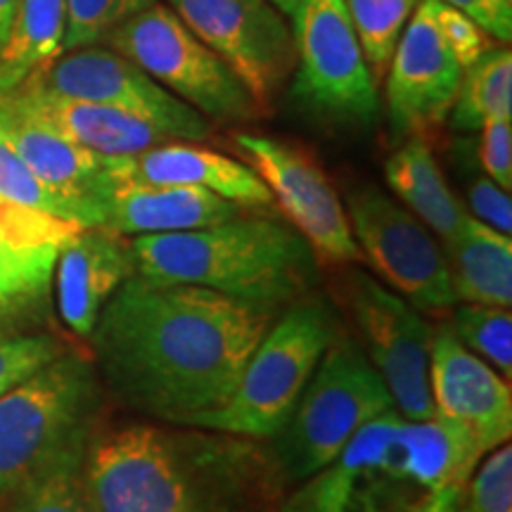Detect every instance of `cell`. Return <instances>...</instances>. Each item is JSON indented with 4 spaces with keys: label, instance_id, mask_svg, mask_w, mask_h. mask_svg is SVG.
Segmentation results:
<instances>
[{
    "label": "cell",
    "instance_id": "2e32d148",
    "mask_svg": "<svg viewBox=\"0 0 512 512\" xmlns=\"http://www.w3.org/2000/svg\"><path fill=\"white\" fill-rule=\"evenodd\" d=\"M434 415L458 427L486 456L512 434L510 380L458 342L451 325L434 330L430 354Z\"/></svg>",
    "mask_w": 512,
    "mask_h": 512
},
{
    "label": "cell",
    "instance_id": "8fae6325",
    "mask_svg": "<svg viewBox=\"0 0 512 512\" xmlns=\"http://www.w3.org/2000/svg\"><path fill=\"white\" fill-rule=\"evenodd\" d=\"M292 34L294 95L332 119L373 121L380 98L344 0H304L292 17Z\"/></svg>",
    "mask_w": 512,
    "mask_h": 512
},
{
    "label": "cell",
    "instance_id": "ffe728a7",
    "mask_svg": "<svg viewBox=\"0 0 512 512\" xmlns=\"http://www.w3.org/2000/svg\"><path fill=\"white\" fill-rule=\"evenodd\" d=\"M133 273L124 235L110 228H81L55 261V294L62 323L79 339L93 335L105 304Z\"/></svg>",
    "mask_w": 512,
    "mask_h": 512
},
{
    "label": "cell",
    "instance_id": "6da1fadb",
    "mask_svg": "<svg viewBox=\"0 0 512 512\" xmlns=\"http://www.w3.org/2000/svg\"><path fill=\"white\" fill-rule=\"evenodd\" d=\"M273 320L264 306L131 273L88 342L114 399L162 425L192 427L230 399Z\"/></svg>",
    "mask_w": 512,
    "mask_h": 512
},
{
    "label": "cell",
    "instance_id": "7a4b0ae2",
    "mask_svg": "<svg viewBox=\"0 0 512 512\" xmlns=\"http://www.w3.org/2000/svg\"><path fill=\"white\" fill-rule=\"evenodd\" d=\"M83 482L98 512H280L287 484L261 441L200 427H95Z\"/></svg>",
    "mask_w": 512,
    "mask_h": 512
},
{
    "label": "cell",
    "instance_id": "d4e9b609",
    "mask_svg": "<svg viewBox=\"0 0 512 512\" xmlns=\"http://www.w3.org/2000/svg\"><path fill=\"white\" fill-rule=\"evenodd\" d=\"M67 3L19 0L10 34L0 48V93H10L64 53Z\"/></svg>",
    "mask_w": 512,
    "mask_h": 512
},
{
    "label": "cell",
    "instance_id": "4dcf8cb0",
    "mask_svg": "<svg viewBox=\"0 0 512 512\" xmlns=\"http://www.w3.org/2000/svg\"><path fill=\"white\" fill-rule=\"evenodd\" d=\"M67 3V31L64 53L88 46H100L121 24L159 0H64Z\"/></svg>",
    "mask_w": 512,
    "mask_h": 512
},
{
    "label": "cell",
    "instance_id": "e0dca14e",
    "mask_svg": "<svg viewBox=\"0 0 512 512\" xmlns=\"http://www.w3.org/2000/svg\"><path fill=\"white\" fill-rule=\"evenodd\" d=\"M0 136L8 140L38 181L86 209L93 226L105 223L102 200L110 183L107 157L62 136L48 121L36 117L15 93H0Z\"/></svg>",
    "mask_w": 512,
    "mask_h": 512
},
{
    "label": "cell",
    "instance_id": "7402d4cb",
    "mask_svg": "<svg viewBox=\"0 0 512 512\" xmlns=\"http://www.w3.org/2000/svg\"><path fill=\"white\" fill-rule=\"evenodd\" d=\"M10 93H15L36 117L48 121L62 136L102 157L138 155L150 147L176 140L152 121L117 107L55 98L31 88H15Z\"/></svg>",
    "mask_w": 512,
    "mask_h": 512
},
{
    "label": "cell",
    "instance_id": "9a60e30c",
    "mask_svg": "<svg viewBox=\"0 0 512 512\" xmlns=\"http://www.w3.org/2000/svg\"><path fill=\"white\" fill-rule=\"evenodd\" d=\"M387 74V110L396 136L444 124L458 98L463 67L434 24L432 0H420L413 10Z\"/></svg>",
    "mask_w": 512,
    "mask_h": 512
},
{
    "label": "cell",
    "instance_id": "7c38bea8",
    "mask_svg": "<svg viewBox=\"0 0 512 512\" xmlns=\"http://www.w3.org/2000/svg\"><path fill=\"white\" fill-rule=\"evenodd\" d=\"M176 17L240 76L261 112L294 74L297 50L283 12L268 0H166Z\"/></svg>",
    "mask_w": 512,
    "mask_h": 512
},
{
    "label": "cell",
    "instance_id": "ab89813d",
    "mask_svg": "<svg viewBox=\"0 0 512 512\" xmlns=\"http://www.w3.org/2000/svg\"><path fill=\"white\" fill-rule=\"evenodd\" d=\"M268 3H273L275 8L283 12L285 17L292 19L299 12V8H302V5H304V0H268Z\"/></svg>",
    "mask_w": 512,
    "mask_h": 512
},
{
    "label": "cell",
    "instance_id": "ac0fdd59",
    "mask_svg": "<svg viewBox=\"0 0 512 512\" xmlns=\"http://www.w3.org/2000/svg\"><path fill=\"white\" fill-rule=\"evenodd\" d=\"M79 230L76 223L0 197V330L41 304L53 283L57 254Z\"/></svg>",
    "mask_w": 512,
    "mask_h": 512
},
{
    "label": "cell",
    "instance_id": "f35d334b",
    "mask_svg": "<svg viewBox=\"0 0 512 512\" xmlns=\"http://www.w3.org/2000/svg\"><path fill=\"white\" fill-rule=\"evenodd\" d=\"M430 512H467L465 510V491H458V494H451L444 498L437 508H432Z\"/></svg>",
    "mask_w": 512,
    "mask_h": 512
},
{
    "label": "cell",
    "instance_id": "277c9868",
    "mask_svg": "<svg viewBox=\"0 0 512 512\" xmlns=\"http://www.w3.org/2000/svg\"><path fill=\"white\" fill-rule=\"evenodd\" d=\"M133 273L197 285L238 302L278 309L313 294L318 259L290 223L240 216L188 233L128 240Z\"/></svg>",
    "mask_w": 512,
    "mask_h": 512
},
{
    "label": "cell",
    "instance_id": "52a82bcc",
    "mask_svg": "<svg viewBox=\"0 0 512 512\" xmlns=\"http://www.w3.org/2000/svg\"><path fill=\"white\" fill-rule=\"evenodd\" d=\"M98 411V370L72 351L0 396V496L12 494L60 453L86 444Z\"/></svg>",
    "mask_w": 512,
    "mask_h": 512
},
{
    "label": "cell",
    "instance_id": "83f0119b",
    "mask_svg": "<svg viewBox=\"0 0 512 512\" xmlns=\"http://www.w3.org/2000/svg\"><path fill=\"white\" fill-rule=\"evenodd\" d=\"M420 0H344L375 83L387 74L394 48Z\"/></svg>",
    "mask_w": 512,
    "mask_h": 512
},
{
    "label": "cell",
    "instance_id": "8992f818",
    "mask_svg": "<svg viewBox=\"0 0 512 512\" xmlns=\"http://www.w3.org/2000/svg\"><path fill=\"white\" fill-rule=\"evenodd\" d=\"M337 332L332 309L320 297L290 304L254 349L230 399L192 427L271 441L283 432Z\"/></svg>",
    "mask_w": 512,
    "mask_h": 512
},
{
    "label": "cell",
    "instance_id": "d6986e66",
    "mask_svg": "<svg viewBox=\"0 0 512 512\" xmlns=\"http://www.w3.org/2000/svg\"><path fill=\"white\" fill-rule=\"evenodd\" d=\"M107 174L114 181L200 188L245 209L273 204L271 192L247 164L190 140H171L138 155L107 157Z\"/></svg>",
    "mask_w": 512,
    "mask_h": 512
},
{
    "label": "cell",
    "instance_id": "e575fe53",
    "mask_svg": "<svg viewBox=\"0 0 512 512\" xmlns=\"http://www.w3.org/2000/svg\"><path fill=\"white\" fill-rule=\"evenodd\" d=\"M477 157L486 178L512 190V119H486L479 128Z\"/></svg>",
    "mask_w": 512,
    "mask_h": 512
},
{
    "label": "cell",
    "instance_id": "3957f363",
    "mask_svg": "<svg viewBox=\"0 0 512 512\" xmlns=\"http://www.w3.org/2000/svg\"><path fill=\"white\" fill-rule=\"evenodd\" d=\"M482 458L458 427L389 411L285 496L280 512H430L465 491Z\"/></svg>",
    "mask_w": 512,
    "mask_h": 512
},
{
    "label": "cell",
    "instance_id": "484cf974",
    "mask_svg": "<svg viewBox=\"0 0 512 512\" xmlns=\"http://www.w3.org/2000/svg\"><path fill=\"white\" fill-rule=\"evenodd\" d=\"M456 131H479L486 119H512V53L494 46L463 72L451 107Z\"/></svg>",
    "mask_w": 512,
    "mask_h": 512
},
{
    "label": "cell",
    "instance_id": "cb8c5ba5",
    "mask_svg": "<svg viewBox=\"0 0 512 512\" xmlns=\"http://www.w3.org/2000/svg\"><path fill=\"white\" fill-rule=\"evenodd\" d=\"M448 271L456 299L463 304L512 306V240L510 235L467 216L451 245Z\"/></svg>",
    "mask_w": 512,
    "mask_h": 512
},
{
    "label": "cell",
    "instance_id": "603a6c76",
    "mask_svg": "<svg viewBox=\"0 0 512 512\" xmlns=\"http://www.w3.org/2000/svg\"><path fill=\"white\" fill-rule=\"evenodd\" d=\"M384 178L403 207L446 245L456 240L467 211L448 188L432 147L420 136L408 140L384 164Z\"/></svg>",
    "mask_w": 512,
    "mask_h": 512
},
{
    "label": "cell",
    "instance_id": "d6a6232c",
    "mask_svg": "<svg viewBox=\"0 0 512 512\" xmlns=\"http://www.w3.org/2000/svg\"><path fill=\"white\" fill-rule=\"evenodd\" d=\"M467 512H512V448L508 444L486 453L467 479Z\"/></svg>",
    "mask_w": 512,
    "mask_h": 512
},
{
    "label": "cell",
    "instance_id": "d590c367",
    "mask_svg": "<svg viewBox=\"0 0 512 512\" xmlns=\"http://www.w3.org/2000/svg\"><path fill=\"white\" fill-rule=\"evenodd\" d=\"M467 204H470V214L467 216L503 235L512 233L510 192L496 185L491 178L479 176L467 185Z\"/></svg>",
    "mask_w": 512,
    "mask_h": 512
},
{
    "label": "cell",
    "instance_id": "9c48e42d",
    "mask_svg": "<svg viewBox=\"0 0 512 512\" xmlns=\"http://www.w3.org/2000/svg\"><path fill=\"white\" fill-rule=\"evenodd\" d=\"M347 219L361 261H368L389 290L418 311L458 304L444 247L403 204L377 185H363L349 195Z\"/></svg>",
    "mask_w": 512,
    "mask_h": 512
},
{
    "label": "cell",
    "instance_id": "5bb4252c",
    "mask_svg": "<svg viewBox=\"0 0 512 512\" xmlns=\"http://www.w3.org/2000/svg\"><path fill=\"white\" fill-rule=\"evenodd\" d=\"M19 88L55 98L95 102L131 112L162 128L176 140L200 143L209 138L211 121L150 79L124 55L107 46H88L62 53L53 64Z\"/></svg>",
    "mask_w": 512,
    "mask_h": 512
},
{
    "label": "cell",
    "instance_id": "4fadbf2b",
    "mask_svg": "<svg viewBox=\"0 0 512 512\" xmlns=\"http://www.w3.org/2000/svg\"><path fill=\"white\" fill-rule=\"evenodd\" d=\"M233 145L242 164L271 192L273 204H278L290 226L309 242L316 259L328 264L361 261L347 209L309 150L254 133H235Z\"/></svg>",
    "mask_w": 512,
    "mask_h": 512
},
{
    "label": "cell",
    "instance_id": "ba28073f",
    "mask_svg": "<svg viewBox=\"0 0 512 512\" xmlns=\"http://www.w3.org/2000/svg\"><path fill=\"white\" fill-rule=\"evenodd\" d=\"M105 43L202 117L249 121L261 114L240 76L204 46L166 3L138 12L114 29Z\"/></svg>",
    "mask_w": 512,
    "mask_h": 512
},
{
    "label": "cell",
    "instance_id": "f1b7e54d",
    "mask_svg": "<svg viewBox=\"0 0 512 512\" xmlns=\"http://www.w3.org/2000/svg\"><path fill=\"white\" fill-rule=\"evenodd\" d=\"M453 335L465 349L489 363L505 380L512 377V313L501 306L458 304L451 320Z\"/></svg>",
    "mask_w": 512,
    "mask_h": 512
},
{
    "label": "cell",
    "instance_id": "74e56055",
    "mask_svg": "<svg viewBox=\"0 0 512 512\" xmlns=\"http://www.w3.org/2000/svg\"><path fill=\"white\" fill-rule=\"evenodd\" d=\"M19 8V0H0V48H3L5 38L10 34L12 19Z\"/></svg>",
    "mask_w": 512,
    "mask_h": 512
},
{
    "label": "cell",
    "instance_id": "44dd1931",
    "mask_svg": "<svg viewBox=\"0 0 512 512\" xmlns=\"http://www.w3.org/2000/svg\"><path fill=\"white\" fill-rule=\"evenodd\" d=\"M105 223L119 235H169L202 230L245 216V207L214 192L185 185H152L110 178L105 190Z\"/></svg>",
    "mask_w": 512,
    "mask_h": 512
},
{
    "label": "cell",
    "instance_id": "f546056e",
    "mask_svg": "<svg viewBox=\"0 0 512 512\" xmlns=\"http://www.w3.org/2000/svg\"><path fill=\"white\" fill-rule=\"evenodd\" d=\"M0 197L19 204V207L41 211L53 219L76 223L81 228H93L91 214L76 202L62 197L60 192L48 188L43 181H38L34 171L19 159L3 136H0Z\"/></svg>",
    "mask_w": 512,
    "mask_h": 512
},
{
    "label": "cell",
    "instance_id": "4316f807",
    "mask_svg": "<svg viewBox=\"0 0 512 512\" xmlns=\"http://www.w3.org/2000/svg\"><path fill=\"white\" fill-rule=\"evenodd\" d=\"M86 446H72L19 484L10 512H98L83 482Z\"/></svg>",
    "mask_w": 512,
    "mask_h": 512
},
{
    "label": "cell",
    "instance_id": "836d02e7",
    "mask_svg": "<svg viewBox=\"0 0 512 512\" xmlns=\"http://www.w3.org/2000/svg\"><path fill=\"white\" fill-rule=\"evenodd\" d=\"M432 15L439 34L444 36L446 46L451 48V53L460 67H463V72L470 69L484 53H489L494 48L491 36L479 27L475 19L467 17L465 12L451 8V5L441 3V0H432Z\"/></svg>",
    "mask_w": 512,
    "mask_h": 512
},
{
    "label": "cell",
    "instance_id": "8d00e7d4",
    "mask_svg": "<svg viewBox=\"0 0 512 512\" xmlns=\"http://www.w3.org/2000/svg\"><path fill=\"white\" fill-rule=\"evenodd\" d=\"M475 19L486 34L508 46L512 38V0H441Z\"/></svg>",
    "mask_w": 512,
    "mask_h": 512
},
{
    "label": "cell",
    "instance_id": "5b68a950",
    "mask_svg": "<svg viewBox=\"0 0 512 512\" xmlns=\"http://www.w3.org/2000/svg\"><path fill=\"white\" fill-rule=\"evenodd\" d=\"M389 411H396L392 394L361 344L337 332L283 432L268 444L287 489L330 465L358 430Z\"/></svg>",
    "mask_w": 512,
    "mask_h": 512
},
{
    "label": "cell",
    "instance_id": "1f68e13d",
    "mask_svg": "<svg viewBox=\"0 0 512 512\" xmlns=\"http://www.w3.org/2000/svg\"><path fill=\"white\" fill-rule=\"evenodd\" d=\"M64 351L67 349L60 339L48 332L0 330V396L48 366Z\"/></svg>",
    "mask_w": 512,
    "mask_h": 512
},
{
    "label": "cell",
    "instance_id": "30bf717a",
    "mask_svg": "<svg viewBox=\"0 0 512 512\" xmlns=\"http://www.w3.org/2000/svg\"><path fill=\"white\" fill-rule=\"evenodd\" d=\"M342 302L354 318L363 354L387 384L396 411L408 420L437 418L430 392L434 330L422 311L356 268L342 275Z\"/></svg>",
    "mask_w": 512,
    "mask_h": 512
}]
</instances>
